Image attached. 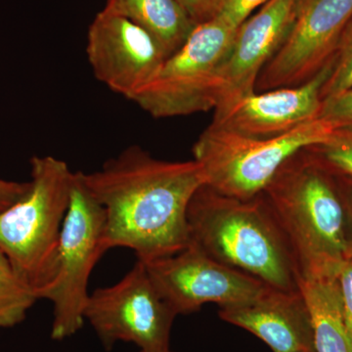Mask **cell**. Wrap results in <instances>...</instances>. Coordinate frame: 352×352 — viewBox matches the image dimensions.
Wrapping results in <instances>:
<instances>
[{
	"mask_svg": "<svg viewBox=\"0 0 352 352\" xmlns=\"http://www.w3.org/2000/svg\"><path fill=\"white\" fill-rule=\"evenodd\" d=\"M82 178L105 212L107 251L127 248L147 263L189 245L187 210L206 184L195 160L163 161L131 146Z\"/></svg>",
	"mask_w": 352,
	"mask_h": 352,
	"instance_id": "1",
	"label": "cell"
},
{
	"mask_svg": "<svg viewBox=\"0 0 352 352\" xmlns=\"http://www.w3.org/2000/svg\"><path fill=\"white\" fill-rule=\"evenodd\" d=\"M189 243L215 261L284 291H298V266L288 240L263 194L224 195L207 184L187 210Z\"/></svg>",
	"mask_w": 352,
	"mask_h": 352,
	"instance_id": "2",
	"label": "cell"
},
{
	"mask_svg": "<svg viewBox=\"0 0 352 352\" xmlns=\"http://www.w3.org/2000/svg\"><path fill=\"white\" fill-rule=\"evenodd\" d=\"M302 279L336 277L346 261V217L335 175L307 148L282 164L263 192Z\"/></svg>",
	"mask_w": 352,
	"mask_h": 352,
	"instance_id": "3",
	"label": "cell"
},
{
	"mask_svg": "<svg viewBox=\"0 0 352 352\" xmlns=\"http://www.w3.org/2000/svg\"><path fill=\"white\" fill-rule=\"evenodd\" d=\"M74 175L62 160L32 157L29 189L0 214V251L38 300L56 273L58 247Z\"/></svg>",
	"mask_w": 352,
	"mask_h": 352,
	"instance_id": "4",
	"label": "cell"
},
{
	"mask_svg": "<svg viewBox=\"0 0 352 352\" xmlns=\"http://www.w3.org/2000/svg\"><path fill=\"white\" fill-rule=\"evenodd\" d=\"M349 129L317 119L276 138H245L210 124L197 139L194 160L206 184L224 195L251 199L263 193L289 157L305 148L342 138Z\"/></svg>",
	"mask_w": 352,
	"mask_h": 352,
	"instance_id": "5",
	"label": "cell"
},
{
	"mask_svg": "<svg viewBox=\"0 0 352 352\" xmlns=\"http://www.w3.org/2000/svg\"><path fill=\"white\" fill-rule=\"evenodd\" d=\"M236 31L215 19L196 24L182 47L132 102L156 119L214 110L220 72Z\"/></svg>",
	"mask_w": 352,
	"mask_h": 352,
	"instance_id": "6",
	"label": "cell"
},
{
	"mask_svg": "<svg viewBox=\"0 0 352 352\" xmlns=\"http://www.w3.org/2000/svg\"><path fill=\"white\" fill-rule=\"evenodd\" d=\"M104 235V208L87 189L82 171H78L60 235L54 280L39 296V300L53 305V340L66 339L82 327L90 274L107 252Z\"/></svg>",
	"mask_w": 352,
	"mask_h": 352,
	"instance_id": "7",
	"label": "cell"
},
{
	"mask_svg": "<svg viewBox=\"0 0 352 352\" xmlns=\"http://www.w3.org/2000/svg\"><path fill=\"white\" fill-rule=\"evenodd\" d=\"M175 317L141 261L117 284L89 294L85 308V320L107 349L122 340L133 342L141 352H170Z\"/></svg>",
	"mask_w": 352,
	"mask_h": 352,
	"instance_id": "8",
	"label": "cell"
},
{
	"mask_svg": "<svg viewBox=\"0 0 352 352\" xmlns=\"http://www.w3.org/2000/svg\"><path fill=\"white\" fill-rule=\"evenodd\" d=\"M352 17V0H298L286 38L256 80V91L298 87L333 59Z\"/></svg>",
	"mask_w": 352,
	"mask_h": 352,
	"instance_id": "9",
	"label": "cell"
},
{
	"mask_svg": "<svg viewBox=\"0 0 352 352\" xmlns=\"http://www.w3.org/2000/svg\"><path fill=\"white\" fill-rule=\"evenodd\" d=\"M144 264L155 288L176 316L199 311L208 302L223 307L249 302L267 286L215 261L191 243L173 256Z\"/></svg>",
	"mask_w": 352,
	"mask_h": 352,
	"instance_id": "10",
	"label": "cell"
},
{
	"mask_svg": "<svg viewBox=\"0 0 352 352\" xmlns=\"http://www.w3.org/2000/svg\"><path fill=\"white\" fill-rule=\"evenodd\" d=\"M87 54L97 80L131 101L152 82L168 58L149 32L104 10L97 14L88 30Z\"/></svg>",
	"mask_w": 352,
	"mask_h": 352,
	"instance_id": "11",
	"label": "cell"
},
{
	"mask_svg": "<svg viewBox=\"0 0 352 352\" xmlns=\"http://www.w3.org/2000/svg\"><path fill=\"white\" fill-rule=\"evenodd\" d=\"M333 65V59L314 78L298 87L254 91L222 102L214 109L210 124L250 138H272L288 133L319 118L322 88Z\"/></svg>",
	"mask_w": 352,
	"mask_h": 352,
	"instance_id": "12",
	"label": "cell"
},
{
	"mask_svg": "<svg viewBox=\"0 0 352 352\" xmlns=\"http://www.w3.org/2000/svg\"><path fill=\"white\" fill-rule=\"evenodd\" d=\"M296 1L270 0L238 28L220 72L219 104L256 91L259 74L288 34Z\"/></svg>",
	"mask_w": 352,
	"mask_h": 352,
	"instance_id": "13",
	"label": "cell"
},
{
	"mask_svg": "<svg viewBox=\"0 0 352 352\" xmlns=\"http://www.w3.org/2000/svg\"><path fill=\"white\" fill-rule=\"evenodd\" d=\"M222 320L252 333L273 352H315L305 298L298 291L266 286L249 302L219 308Z\"/></svg>",
	"mask_w": 352,
	"mask_h": 352,
	"instance_id": "14",
	"label": "cell"
},
{
	"mask_svg": "<svg viewBox=\"0 0 352 352\" xmlns=\"http://www.w3.org/2000/svg\"><path fill=\"white\" fill-rule=\"evenodd\" d=\"M314 332L315 352H352L338 276L298 279Z\"/></svg>",
	"mask_w": 352,
	"mask_h": 352,
	"instance_id": "15",
	"label": "cell"
},
{
	"mask_svg": "<svg viewBox=\"0 0 352 352\" xmlns=\"http://www.w3.org/2000/svg\"><path fill=\"white\" fill-rule=\"evenodd\" d=\"M103 10L149 32L168 57L182 47L196 25L176 0H107Z\"/></svg>",
	"mask_w": 352,
	"mask_h": 352,
	"instance_id": "16",
	"label": "cell"
},
{
	"mask_svg": "<svg viewBox=\"0 0 352 352\" xmlns=\"http://www.w3.org/2000/svg\"><path fill=\"white\" fill-rule=\"evenodd\" d=\"M36 300L34 292L21 279L6 254L0 251V329L21 323Z\"/></svg>",
	"mask_w": 352,
	"mask_h": 352,
	"instance_id": "17",
	"label": "cell"
},
{
	"mask_svg": "<svg viewBox=\"0 0 352 352\" xmlns=\"http://www.w3.org/2000/svg\"><path fill=\"white\" fill-rule=\"evenodd\" d=\"M352 88V17L342 32L332 72L322 88V101Z\"/></svg>",
	"mask_w": 352,
	"mask_h": 352,
	"instance_id": "18",
	"label": "cell"
},
{
	"mask_svg": "<svg viewBox=\"0 0 352 352\" xmlns=\"http://www.w3.org/2000/svg\"><path fill=\"white\" fill-rule=\"evenodd\" d=\"M307 149L331 173L352 178V129L332 142Z\"/></svg>",
	"mask_w": 352,
	"mask_h": 352,
	"instance_id": "19",
	"label": "cell"
},
{
	"mask_svg": "<svg viewBox=\"0 0 352 352\" xmlns=\"http://www.w3.org/2000/svg\"><path fill=\"white\" fill-rule=\"evenodd\" d=\"M270 0H206L201 21L215 19L237 30L258 7Z\"/></svg>",
	"mask_w": 352,
	"mask_h": 352,
	"instance_id": "20",
	"label": "cell"
},
{
	"mask_svg": "<svg viewBox=\"0 0 352 352\" xmlns=\"http://www.w3.org/2000/svg\"><path fill=\"white\" fill-rule=\"evenodd\" d=\"M319 117L340 129H352V88L323 99Z\"/></svg>",
	"mask_w": 352,
	"mask_h": 352,
	"instance_id": "21",
	"label": "cell"
},
{
	"mask_svg": "<svg viewBox=\"0 0 352 352\" xmlns=\"http://www.w3.org/2000/svg\"><path fill=\"white\" fill-rule=\"evenodd\" d=\"M342 311L352 342V263L346 261L338 274Z\"/></svg>",
	"mask_w": 352,
	"mask_h": 352,
	"instance_id": "22",
	"label": "cell"
},
{
	"mask_svg": "<svg viewBox=\"0 0 352 352\" xmlns=\"http://www.w3.org/2000/svg\"><path fill=\"white\" fill-rule=\"evenodd\" d=\"M346 217V261L352 263V178L335 175Z\"/></svg>",
	"mask_w": 352,
	"mask_h": 352,
	"instance_id": "23",
	"label": "cell"
},
{
	"mask_svg": "<svg viewBox=\"0 0 352 352\" xmlns=\"http://www.w3.org/2000/svg\"><path fill=\"white\" fill-rule=\"evenodd\" d=\"M30 187L29 182H16L0 178V214L19 201Z\"/></svg>",
	"mask_w": 352,
	"mask_h": 352,
	"instance_id": "24",
	"label": "cell"
},
{
	"mask_svg": "<svg viewBox=\"0 0 352 352\" xmlns=\"http://www.w3.org/2000/svg\"><path fill=\"white\" fill-rule=\"evenodd\" d=\"M176 1L186 10L196 24L200 22L206 0H176Z\"/></svg>",
	"mask_w": 352,
	"mask_h": 352,
	"instance_id": "25",
	"label": "cell"
},
{
	"mask_svg": "<svg viewBox=\"0 0 352 352\" xmlns=\"http://www.w3.org/2000/svg\"><path fill=\"white\" fill-rule=\"evenodd\" d=\"M170 352H173V351H170Z\"/></svg>",
	"mask_w": 352,
	"mask_h": 352,
	"instance_id": "26",
	"label": "cell"
}]
</instances>
